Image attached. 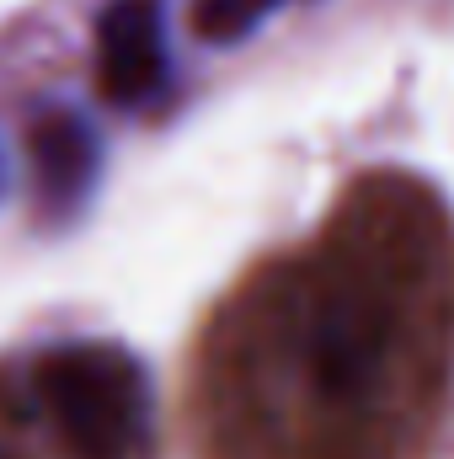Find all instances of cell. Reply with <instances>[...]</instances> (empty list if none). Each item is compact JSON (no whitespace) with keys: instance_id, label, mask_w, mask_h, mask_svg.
Segmentation results:
<instances>
[{"instance_id":"1","label":"cell","mask_w":454,"mask_h":459,"mask_svg":"<svg viewBox=\"0 0 454 459\" xmlns=\"http://www.w3.org/2000/svg\"><path fill=\"white\" fill-rule=\"evenodd\" d=\"M32 390L75 459H134L150 438V379L134 352L113 342L48 347Z\"/></svg>"},{"instance_id":"2","label":"cell","mask_w":454,"mask_h":459,"mask_svg":"<svg viewBox=\"0 0 454 459\" xmlns=\"http://www.w3.org/2000/svg\"><path fill=\"white\" fill-rule=\"evenodd\" d=\"M390 358V316L369 289H327L305 321V374L316 395L358 406Z\"/></svg>"},{"instance_id":"3","label":"cell","mask_w":454,"mask_h":459,"mask_svg":"<svg viewBox=\"0 0 454 459\" xmlns=\"http://www.w3.org/2000/svg\"><path fill=\"white\" fill-rule=\"evenodd\" d=\"M166 5L108 0L97 16V91L113 108H144L166 86Z\"/></svg>"},{"instance_id":"4","label":"cell","mask_w":454,"mask_h":459,"mask_svg":"<svg viewBox=\"0 0 454 459\" xmlns=\"http://www.w3.org/2000/svg\"><path fill=\"white\" fill-rule=\"evenodd\" d=\"M32 171L48 209H75L102 171L97 128L81 113H43L32 123Z\"/></svg>"},{"instance_id":"5","label":"cell","mask_w":454,"mask_h":459,"mask_svg":"<svg viewBox=\"0 0 454 459\" xmlns=\"http://www.w3.org/2000/svg\"><path fill=\"white\" fill-rule=\"evenodd\" d=\"M278 5H289V0H198L193 5V27L209 43H235V38L257 32Z\"/></svg>"},{"instance_id":"6","label":"cell","mask_w":454,"mask_h":459,"mask_svg":"<svg viewBox=\"0 0 454 459\" xmlns=\"http://www.w3.org/2000/svg\"><path fill=\"white\" fill-rule=\"evenodd\" d=\"M0 187H5V166H0Z\"/></svg>"},{"instance_id":"7","label":"cell","mask_w":454,"mask_h":459,"mask_svg":"<svg viewBox=\"0 0 454 459\" xmlns=\"http://www.w3.org/2000/svg\"><path fill=\"white\" fill-rule=\"evenodd\" d=\"M0 459H11V455H5V449H0Z\"/></svg>"}]
</instances>
